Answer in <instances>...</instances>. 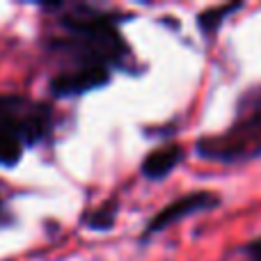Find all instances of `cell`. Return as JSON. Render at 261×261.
I'll list each match as a JSON object with an SVG mask.
<instances>
[{
	"label": "cell",
	"mask_w": 261,
	"mask_h": 261,
	"mask_svg": "<svg viewBox=\"0 0 261 261\" xmlns=\"http://www.w3.org/2000/svg\"><path fill=\"white\" fill-rule=\"evenodd\" d=\"M41 9L58 14L62 35L50 39V50L73 67L130 69L133 50L122 37L119 25L133 21V14L85 3H53Z\"/></svg>",
	"instance_id": "6da1fadb"
},
{
	"label": "cell",
	"mask_w": 261,
	"mask_h": 261,
	"mask_svg": "<svg viewBox=\"0 0 261 261\" xmlns=\"http://www.w3.org/2000/svg\"><path fill=\"white\" fill-rule=\"evenodd\" d=\"M241 254H243V261H261V236L245 243L241 248Z\"/></svg>",
	"instance_id": "30bf717a"
},
{
	"label": "cell",
	"mask_w": 261,
	"mask_h": 261,
	"mask_svg": "<svg viewBox=\"0 0 261 261\" xmlns=\"http://www.w3.org/2000/svg\"><path fill=\"white\" fill-rule=\"evenodd\" d=\"M195 153L220 165H243L261 158V85L239 96L234 122L225 130L197 138Z\"/></svg>",
	"instance_id": "7a4b0ae2"
},
{
	"label": "cell",
	"mask_w": 261,
	"mask_h": 261,
	"mask_svg": "<svg viewBox=\"0 0 261 261\" xmlns=\"http://www.w3.org/2000/svg\"><path fill=\"white\" fill-rule=\"evenodd\" d=\"M110 81H113V69L108 67H73L53 76L48 90L55 99H76L110 85Z\"/></svg>",
	"instance_id": "5b68a950"
},
{
	"label": "cell",
	"mask_w": 261,
	"mask_h": 261,
	"mask_svg": "<svg viewBox=\"0 0 261 261\" xmlns=\"http://www.w3.org/2000/svg\"><path fill=\"white\" fill-rule=\"evenodd\" d=\"M220 204H222V197L218 193H213V190H190V193H186V195H179V197L170 199L161 211L149 218L142 234H140V243H147V241H151L156 234L179 225L181 220H186V218H190V216L213 211V208H218Z\"/></svg>",
	"instance_id": "277c9868"
},
{
	"label": "cell",
	"mask_w": 261,
	"mask_h": 261,
	"mask_svg": "<svg viewBox=\"0 0 261 261\" xmlns=\"http://www.w3.org/2000/svg\"><path fill=\"white\" fill-rule=\"evenodd\" d=\"M117 211H119V204L115 202V199H110V202H103L101 206L83 213L81 220H83V225L92 231H108V229H113L115 222H117Z\"/></svg>",
	"instance_id": "ba28073f"
},
{
	"label": "cell",
	"mask_w": 261,
	"mask_h": 261,
	"mask_svg": "<svg viewBox=\"0 0 261 261\" xmlns=\"http://www.w3.org/2000/svg\"><path fill=\"white\" fill-rule=\"evenodd\" d=\"M0 130L16 135L25 147H37L53 135V110L23 94H0Z\"/></svg>",
	"instance_id": "3957f363"
},
{
	"label": "cell",
	"mask_w": 261,
	"mask_h": 261,
	"mask_svg": "<svg viewBox=\"0 0 261 261\" xmlns=\"http://www.w3.org/2000/svg\"><path fill=\"white\" fill-rule=\"evenodd\" d=\"M245 7L243 0H234V3H222V5H213V7H206L197 14L195 18V25L202 32L204 39H213V37L220 32V28L225 25V21L231 16V14L241 12Z\"/></svg>",
	"instance_id": "52a82bcc"
},
{
	"label": "cell",
	"mask_w": 261,
	"mask_h": 261,
	"mask_svg": "<svg viewBox=\"0 0 261 261\" xmlns=\"http://www.w3.org/2000/svg\"><path fill=\"white\" fill-rule=\"evenodd\" d=\"M23 149L25 144L16 138V135L0 130V167H14L23 158Z\"/></svg>",
	"instance_id": "9c48e42d"
},
{
	"label": "cell",
	"mask_w": 261,
	"mask_h": 261,
	"mask_svg": "<svg viewBox=\"0 0 261 261\" xmlns=\"http://www.w3.org/2000/svg\"><path fill=\"white\" fill-rule=\"evenodd\" d=\"M186 147L176 140H167L161 147L151 149L147 156L140 163V174L147 181H153V184H161L165 181L181 163L186 161Z\"/></svg>",
	"instance_id": "8992f818"
},
{
	"label": "cell",
	"mask_w": 261,
	"mask_h": 261,
	"mask_svg": "<svg viewBox=\"0 0 261 261\" xmlns=\"http://www.w3.org/2000/svg\"><path fill=\"white\" fill-rule=\"evenodd\" d=\"M3 218H5V204H3V199H0V222H3Z\"/></svg>",
	"instance_id": "8fae6325"
}]
</instances>
